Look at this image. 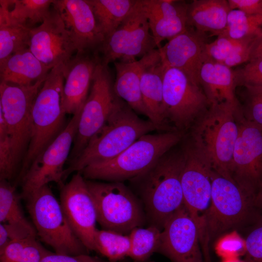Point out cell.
Wrapping results in <instances>:
<instances>
[{
  "mask_svg": "<svg viewBox=\"0 0 262 262\" xmlns=\"http://www.w3.org/2000/svg\"><path fill=\"white\" fill-rule=\"evenodd\" d=\"M231 10L238 9L251 15L262 16V0H228Z\"/></svg>",
  "mask_w": 262,
  "mask_h": 262,
  "instance_id": "ee69618b",
  "label": "cell"
},
{
  "mask_svg": "<svg viewBox=\"0 0 262 262\" xmlns=\"http://www.w3.org/2000/svg\"><path fill=\"white\" fill-rule=\"evenodd\" d=\"M103 229L127 235L146 221L143 206L122 182H103L86 180Z\"/></svg>",
  "mask_w": 262,
  "mask_h": 262,
  "instance_id": "ba28073f",
  "label": "cell"
},
{
  "mask_svg": "<svg viewBox=\"0 0 262 262\" xmlns=\"http://www.w3.org/2000/svg\"><path fill=\"white\" fill-rule=\"evenodd\" d=\"M119 99L114 90L108 65L101 60L95 69L88 96L81 111L69 163L81 154L91 139L102 127Z\"/></svg>",
  "mask_w": 262,
  "mask_h": 262,
  "instance_id": "30bf717a",
  "label": "cell"
},
{
  "mask_svg": "<svg viewBox=\"0 0 262 262\" xmlns=\"http://www.w3.org/2000/svg\"><path fill=\"white\" fill-rule=\"evenodd\" d=\"M11 0H0V65L12 54L29 48L31 29L9 15Z\"/></svg>",
  "mask_w": 262,
  "mask_h": 262,
  "instance_id": "f1b7e54d",
  "label": "cell"
},
{
  "mask_svg": "<svg viewBox=\"0 0 262 262\" xmlns=\"http://www.w3.org/2000/svg\"><path fill=\"white\" fill-rule=\"evenodd\" d=\"M198 82L210 105L226 103L240 107L235 96L237 85L232 68L206 56L199 71Z\"/></svg>",
  "mask_w": 262,
  "mask_h": 262,
  "instance_id": "603a6c76",
  "label": "cell"
},
{
  "mask_svg": "<svg viewBox=\"0 0 262 262\" xmlns=\"http://www.w3.org/2000/svg\"><path fill=\"white\" fill-rule=\"evenodd\" d=\"M14 6L9 9L10 17L23 25L32 29L42 23L48 15L53 0H12Z\"/></svg>",
  "mask_w": 262,
  "mask_h": 262,
  "instance_id": "e575fe53",
  "label": "cell"
},
{
  "mask_svg": "<svg viewBox=\"0 0 262 262\" xmlns=\"http://www.w3.org/2000/svg\"><path fill=\"white\" fill-rule=\"evenodd\" d=\"M219 35L236 40L262 39V16L247 14L238 9L231 10L226 28Z\"/></svg>",
  "mask_w": 262,
  "mask_h": 262,
  "instance_id": "4dcf8cb0",
  "label": "cell"
},
{
  "mask_svg": "<svg viewBox=\"0 0 262 262\" xmlns=\"http://www.w3.org/2000/svg\"><path fill=\"white\" fill-rule=\"evenodd\" d=\"M254 204L256 207L261 212H262V185L258 190L255 199Z\"/></svg>",
  "mask_w": 262,
  "mask_h": 262,
  "instance_id": "bcb514c9",
  "label": "cell"
},
{
  "mask_svg": "<svg viewBox=\"0 0 262 262\" xmlns=\"http://www.w3.org/2000/svg\"><path fill=\"white\" fill-rule=\"evenodd\" d=\"M242 115L241 107L211 105L191 126L192 146L213 171L232 180L231 165Z\"/></svg>",
  "mask_w": 262,
  "mask_h": 262,
  "instance_id": "7a4b0ae2",
  "label": "cell"
},
{
  "mask_svg": "<svg viewBox=\"0 0 262 262\" xmlns=\"http://www.w3.org/2000/svg\"><path fill=\"white\" fill-rule=\"evenodd\" d=\"M234 73L237 86H262V57L251 59Z\"/></svg>",
  "mask_w": 262,
  "mask_h": 262,
  "instance_id": "f35d334b",
  "label": "cell"
},
{
  "mask_svg": "<svg viewBox=\"0 0 262 262\" xmlns=\"http://www.w3.org/2000/svg\"><path fill=\"white\" fill-rule=\"evenodd\" d=\"M21 198L14 184L0 180V222L12 241L37 237L33 225L24 215Z\"/></svg>",
  "mask_w": 262,
  "mask_h": 262,
  "instance_id": "484cf974",
  "label": "cell"
},
{
  "mask_svg": "<svg viewBox=\"0 0 262 262\" xmlns=\"http://www.w3.org/2000/svg\"><path fill=\"white\" fill-rule=\"evenodd\" d=\"M24 199L37 236L55 253L89 254V251L71 229L60 202L48 185L34 191Z\"/></svg>",
  "mask_w": 262,
  "mask_h": 262,
  "instance_id": "8992f818",
  "label": "cell"
},
{
  "mask_svg": "<svg viewBox=\"0 0 262 262\" xmlns=\"http://www.w3.org/2000/svg\"><path fill=\"white\" fill-rule=\"evenodd\" d=\"M244 87V105L242 107L244 117L262 127V86Z\"/></svg>",
  "mask_w": 262,
  "mask_h": 262,
  "instance_id": "8d00e7d4",
  "label": "cell"
},
{
  "mask_svg": "<svg viewBox=\"0 0 262 262\" xmlns=\"http://www.w3.org/2000/svg\"><path fill=\"white\" fill-rule=\"evenodd\" d=\"M211 203L204 216V229L213 237L262 216L254 199L232 180L213 170Z\"/></svg>",
  "mask_w": 262,
  "mask_h": 262,
  "instance_id": "52a82bcc",
  "label": "cell"
},
{
  "mask_svg": "<svg viewBox=\"0 0 262 262\" xmlns=\"http://www.w3.org/2000/svg\"><path fill=\"white\" fill-rule=\"evenodd\" d=\"M45 79L26 86L0 82V109L11 141L13 162L18 175L19 164H22L31 140L32 106Z\"/></svg>",
  "mask_w": 262,
  "mask_h": 262,
  "instance_id": "9c48e42d",
  "label": "cell"
},
{
  "mask_svg": "<svg viewBox=\"0 0 262 262\" xmlns=\"http://www.w3.org/2000/svg\"><path fill=\"white\" fill-rule=\"evenodd\" d=\"M162 230L153 226L146 228L137 227L129 234L131 249L128 257L134 262H147L157 252Z\"/></svg>",
  "mask_w": 262,
  "mask_h": 262,
  "instance_id": "1f68e13d",
  "label": "cell"
},
{
  "mask_svg": "<svg viewBox=\"0 0 262 262\" xmlns=\"http://www.w3.org/2000/svg\"><path fill=\"white\" fill-rule=\"evenodd\" d=\"M247 39H249L236 40L219 35L214 41L206 45L205 54L214 62L223 63L233 51Z\"/></svg>",
  "mask_w": 262,
  "mask_h": 262,
  "instance_id": "74e56055",
  "label": "cell"
},
{
  "mask_svg": "<svg viewBox=\"0 0 262 262\" xmlns=\"http://www.w3.org/2000/svg\"><path fill=\"white\" fill-rule=\"evenodd\" d=\"M160 52V51H159ZM165 65L160 53L144 69L140 89L146 116L160 131H172L167 126L163 100V80Z\"/></svg>",
  "mask_w": 262,
  "mask_h": 262,
  "instance_id": "d4e9b609",
  "label": "cell"
},
{
  "mask_svg": "<svg viewBox=\"0 0 262 262\" xmlns=\"http://www.w3.org/2000/svg\"><path fill=\"white\" fill-rule=\"evenodd\" d=\"M150 32L157 47L187 28L188 4L183 0H141Z\"/></svg>",
  "mask_w": 262,
  "mask_h": 262,
  "instance_id": "7402d4cb",
  "label": "cell"
},
{
  "mask_svg": "<svg viewBox=\"0 0 262 262\" xmlns=\"http://www.w3.org/2000/svg\"><path fill=\"white\" fill-rule=\"evenodd\" d=\"M29 49L50 69L66 64L77 52L62 18L52 5L43 22L31 29Z\"/></svg>",
  "mask_w": 262,
  "mask_h": 262,
  "instance_id": "ac0fdd59",
  "label": "cell"
},
{
  "mask_svg": "<svg viewBox=\"0 0 262 262\" xmlns=\"http://www.w3.org/2000/svg\"><path fill=\"white\" fill-rule=\"evenodd\" d=\"M164 115L176 130L187 129L210 106L201 86L181 70L165 66L163 80Z\"/></svg>",
  "mask_w": 262,
  "mask_h": 262,
  "instance_id": "8fae6325",
  "label": "cell"
},
{
  "mask_svg": "<svg viewBox=\"0 0 262 262\" xmlns=\"http://www.w3.org/2000/svg\"><path fill=\"white\" fill-rule=\"evenodd\" d=\"M160 54L155 49L139 60L131 62H115L116 71L114 90L116 95L124 100L136 113L146 116L141 89V77L145 68Z\"/></svg>",
  "mask_w": 262,
  "mask_h": 262,
  "instance_id": "cb8c5ba5",
  "label": "cell"
},
{
  "mask_svg": "<svg viewBox=\"0 0 262 262\" xmlns=\"http://www.w3.org/2000/svg\"><path fill=\"white\" fill-rule=\"evenodd\" d=\"M230 10L228 0H194L188 4L187 26L217 36L226 28Z\"/></svg>",
  "mask_w": 262,
  "mask_h": 262,
  "instance_id": "83f0119b",
  "label": "cell"
},
{
  "mask_svg": "<svg viewBox=\"0 0 262 262\" xmlns=\"http://www.w3.org/2000/svg\"><path fill=\"white\" fill-rule=\"evenodd\" d=\"M64 66L60 64L50 70L33 101L31 110V140L16 184L20 182L34 160L65 128Z\"/></svg>",
  "mask_w": 262,
  "mask_h": 262,
  "instance_id": "277c9868",
  "label": "cell"
},
{
  "mask_svg": "<svg viewBox=\"0 0 262 262\" xmlns=\"http://www.w3.org/2000/svg\"><path fill=\"white\" fill-rule=\"evenodd\" d=\"M253 225L245 239V262H262V216Z\"/></svg>",
  "mask_w": 262,
  "mask_h": 262,
  "instance_id": "60d3db41",
  "label": "cell"
},
{
  "mask_svg": "<svg viewBox=\"0 0 262 262\" xmlns=\"http://www.w3.org/2000/svg\"><path fill=\"white\" fill-rule=\"evenodd\" d=\"M223 262H245L244 260H240L238 257L224 259Z\"/></svg>",
  "mask_w": 262,
  "mask_h": 262,
  "instance_id": "c3c4849f",
  "label": "cell"
},
{
  "mask_svg": "<svg viewBox=\"0 0 262 262\" xmlns=\"http://www.w3.org/2000/svg\"><path fill=\"white\" fill-rule=\"evenodd\" d=\"M260 57H262V39L258 43L254 49L250 60Z\"/></svg>",
  "mask_w": 262,
  "mask_h": 262,
  "instance_id": "7dc6e473",
  "label": "cell"
},
{
  "mask_svg": "<svg viewBox=\"0 0 262 262\" xmlns=\"http://www.w3.org/2000/svg\"><path fill=\"white\" fill-rule=\"evenodd\" d=\"M184 149L185 160L181 177L183 205L202 232L201 214L204 216L210 205L213 170L191 143Z\"/></svg>",
  "mask_w": 262,
  "mask_h": 262,
  "instance_id": "e0dca14e",
  "label": "cell"
},
{
  "mask_svg": "<svg viewBox=\"0 0 262 262\" xmlns=\"http://www.w3.org/2000/svg\"><path fill=\"white\" fill-rule=\"evenodd\" d=\"M101 60L98 51L81 52L65 64L63 108L66 114L73 115L82 108Z\"/></svg>",
  "mask_w": 262,
  "mask_h": 262,
  "instance_id": "44dd1931",
  "label": "cell"
},
{
  "mask_svg": "<svg viewBox=\"0 0 262 262\" xmlns=\"http://www.w3.org/2000/svg\"><path fill=\"white\" fill-rule=\"evenodd\" d=\"M150 33L141 0H136L128 15L99 48L102 63L108 65L117 60L131 62L142 58L157 47Z\"/></svg>",
  "mask_w": 262,
  "mask_h": 262,
  "instance_id": "7c38bea8",
  "label": "cell"
},
{
  "mask_svg": "<svg viewBox=\"0 0 262 262\" xmlns=\"http://www.w3.org/2000/svg\"><path fill=\"white\" fill-rule=\"evenodd\" d=\"M209 36L187 27L183 33L168 40L158 49L162 60L167 66L177 68L199 85V71L205 57Z\"/></svg>",
  "mask_w": 262,
  "mask_h": 262,
  "instance_id": "ffe728a7",
  "label": "cell"
},
{
  "mask_svg": "<svg viewBox=\"0 0 262 262\" xmlns=\"http://www.w3.org/2000/svg\"><path fill=\"white\" fill-rule=\"evenodd\" d=\"M98 26L105 38L115 31L130 13L136 0H87Z\"/></svg>",
  "mask_w": 262,
  "mask_h": 262,
  "instance_id": "f546056e",
  "label": "cell"
},
{
  "mask_svg": "<svg viewBox=\"0 0 262 262\" xmlns=\"http://www.w3.org/2000/svg\"><path fill=\"white\" fill-rule=\"evenodd\" d=\"M12 241L7 229L2 224H0V252H2Z\"/></svg>",
  "mask_w": 262,
  "mask_h": 262,
  "instance_id": "f6af8a7d",
  "label": "cell"
},
{
  "mask_svg": "<svg viewBox=\"0 0 262 262\" xmlns=\"http://www.w3.org/2000/svg\"><path fill=\"white\" fill-rule=\"evenodd\" d=\"M51 69L27 48L12 54L0 65V82L30 85L45 79Z\"/></svg>",
  "mask_w": 262,
  "mask_h": 262,
  "instance_id": "4316f807",
  "label": "cell"
},
{
  "mask_svg": "<svg viewBox=\"0 0 262 262\" xmlns=\"http://www.w3.org/2000/svg\"><path fill=\"white\" fill-rule=\"evenodd\" d=\"M60 200L74 234L89 251H96L97 211L85 179L80 172H76L60 187Z\"/></svg>",
  "mask_w": 262,
  "mask_h": 262,
  "instance_id": "9a60e30c",
  "label": "cell"
},
{
  "mask_svg": "<svg viewBox=\"0 0 262 262\" xmlns=\"http://www.w3.org/2000/svg\"><path fill=\"white\" fill-rule=\"evenodd\" d=\"M96 252L110 262H118L128 257L131 249L129 235L114 231L97 229L95 235Z\"/></svg>",
  "mask_w": 262,
  "mask_h": 262,
  "instance_id": "d6a6232c",
  "label": "cell"
},
{
  "mask_svg": "<svg viewBox=\"0 0 262 262\" xmlns=\"http://www.w3.org/2000/svg\"><path fill=\"white\" fill-rule=\"evenodd\" d=\"M159 128L149 119L140 118L119 98L110 116L91 139L81 154L65 168L64 180L85 167L109 161L124 151L144 135Z\"/></svg>",
  "mask_w": 262,
  "mask_h": 262,
  "instance_id": "3957f363",
  "label": "cell"
},
{
  "mask_svg": "<svg viewBox=\"0 0 262 262\" xmlns=\"http://www.w3.org/2000/svg\"><path fill=\"white\" fill-rule=\"evenodd\" d=\"M16 175L17 177L13 162L11 141L2 111L0 109V180L10 181Z\"/></svg>",
  "mask_w": 262,
  "mask_h": 262,
  "instance_id": "d590c367",
  "label": "cell"
},
{
  "mask_svg": "<svg viewBox=\"0 0 262 262\" xmlns=\"http://www.w3.org/2000/svg\"><path fill=\"white\" fill-rule=\"evenodd\" d=\"M51 252L36 238L15 240L0 252V262H40Z\"/></svg>",
  "mask_w": 262,
  "mask_h": 262,
  "instance_id": "836d02e7",
  "label": "cell"
},
{
  "mask_svg": "<svg viewBox=\"0 0 262 262\" xmlns=\"http://www.w3.org/2000/svg\"><path fill=\"white\" fill-rule=\"evenodd\" d=\"M200 235L198 226L183 205L165 222L157 252L173 262H204Z\"/></svg>",
  "mask_w": 262,
  "mask_h": 262,
  "instance_id": "2e32d148",
  "label": "cell"
},
{
  "mask_svg": "<svg viewBox=\"0 0 262 262\" xmlns=\"http://www.w3.org/2000/svg\"><path fill=\"white\" fill-rule=\"evenodd\" d=\"M122 262H125V261H122Z\"/></svg>",
  "mask_w": 262,
  "mask_h": 262,
  "instance_id": "681fc988",
  "label": "cell"
},
{
  "mask_svg": "<svg viewBox=\"0 0 262 262\" xmlns=\"http://www.w3.org/2000/svg\"><path fill=\"white\" fill-rule=\"evenodd\" d=\"M174 147L146 172L129 180L139 194L149 226L161 230L167 219L183 205L181 177L185 152L184 147Z\"/></svg>",
  "mask_w": 262,
  "mask_h": 262,
  "instance_id": "6da1fadb",
  "label": "cell"
},
{
  "mask_svg": "<svg viewBox=\"0 0 262 262\" xmlns=\"http://www.w3.org/2000/svg\"><path fill=\"white\" fill-rule=\"evenodd\" d=\"M52 5L62 18L76 52H98L105 37L87 0H55Z\"/></svg>",
  "mask_w": 262,
  "mask_h": 262,
  "instance_id": "d6986e66",
  "label": "cell"
},
{
  "mask_svg": "<svg viewBox=\"0 0 262 262\" xmlns=\"http://www.w3.org/2000/svg\"><path fill=\"white\" fill-rule=\"evenodd\" d=\"M239 132L231 165V177L255 199L262 185V127L239 117Z\"/></svg>",
  "mask_w": 262,
  "mask_h": 262,
  "instance_id": "5bb4252c",
  "label": "cell"
},
{
  "mask_svg": "<svg viewBox=\"0 0 262 262\" xmlns=\"http://www.w3.org/2000/svg\"><path fill=\"white\" fill-rule=\"evenodd\" d=\"M40 262H110L102 259L89 255L81 254L69 255L51 252L45 256Z\"/></svg>",
  "mask_w": 262,
  "mask_h": 262,
  "instance_id": "7bdbcfd3",
  "label": "cell"
},
{
  "mask_svg": "<svg viewBox=\"0 0 262 262\" xmlns=\"http://www.w3.org/2000/svg\"><path fill=\"white\" fill-rule=\"evenodd\" d=\"M183 132L175 130L144 135L114 158L89 165L79 172L89 180H130L146 172L176 146L182 139Z\"/></svg>",
  "mask_w": 262,
  "mask_h": 262,
  "instance_id": "5b68a950",
  "label": "cell"
},
{
  "mask_svg": "<svg viewBox=\"0 0 262 262\" xmlns=\"http://www.w3.org/2000/svg\"><path fill=\"white\" fill-rule=\"evenodd\" d=\"M82 109L73 115L62 131L32 163L20 182L22 198L49 182L60 187L65 184L64 164L72 149Z\"/></svg>",
  "mask_w": 262,
  "mask_h": 262,
  "instance_id": "4fadbf2b",
  "label": "cell"
},
{
  "mask_svg": "<svg viewBox=\"0 0 262 262\" xmlns=\"http://www.w3.org/2000/svg\"><path fill=\"white\" fill-rule=\"evenodd\" d=\"M216 251L224 259L238 257L245 255V240L236 231L227 233L218 240L215 245Z\"/></svg>",
  "mask_w": 262,
  "mask_h": 262,
  "instance_id": "ab89813d",
  "label": "cell"
},
{
  "mask_svg": "<svg viewBox=\"0 0 262 262\" xmlns=\"http://www.w3.org/2000/svg\"><path fill=\"white\" fill-rule=\"evenodd\" d=\"M262 39H249L246 40L233 51L222 64L232 68L233 66L248 62L251 59L254 49Z\"/></svg>",
  "mask_w": 262,
  "mask_h": 262,
  "instance_id": "b9f144b4",
  "label": "cell"
}]
</instances>
